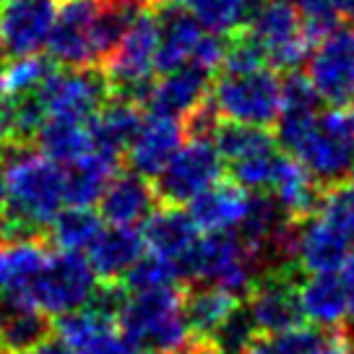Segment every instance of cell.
I'll use <instances>...</instances> for the list:
<instances>
[{
	"instance_id": "cell-1",
	"label": "cell",
	"mask_w": 354,
	"mask_h": 354,
	"mask_svg": "<svg viewBox=\"0 0 354 354\" xmlns=\"http://www.w3.org/2000/svg\"><path fill=\"white\" fill-rule=\"evenodd\" d=\"M66 206V165L29 146L6 149V209L0 214L3 240L37 237L50 230Z\"/></svg>"
},
{
	"instance_id": "cell-2",
	"label": "cell",
	"mask_w": 354,
	"mask_h": 354,
	"mask_svg": "<svg viewBox=\"0 0 354 354\" xmlns=\"http://www.w3.org/2000/svg\"><path fill=\"white\" fill-rule=\"evenodd\" d=\"M118 326L144 354H172L190 342L185 292L177 287L125 292Z\"/></svg>"
},
{
	"instance_id": "cell-3",
	"label": "cell",
	"mask_w": 354,
	"mask_h": 354,
	"mask_svg": "<svg viewBox=\"0 0 354 354\" xmlns=\"http://www.w3.org/2000/svg\"><path fill=\"white\" fill-rule=\"evenodd\" d=\"M180 274L185 281L216 284L237 297H248L261 279V263L237 232L203 234L183 261Z\"/></svg>"
},
{
	"instance_id": "cell-4",
	"label": "cell",
	"mask_w": 354,
	"mask_h": 354,
	"mask_svg": "<svg viewBox=\"0 0 354 354\" xmlns=\"http://www.w3.org/2000/svg\"><path fill=\"white\" fill-rule=\"evenodd\" d=\"M100 277L81 253H50L44 268L29 287L11 302H21L50 315H68L91 305L100 292ZM3 299V297H0Z\"/></svg>"
},
{
	"instance_id": "cell-5",
	"label": "cell",
	"mask_w": 354,
	"mask_h": 354,
	"mask_svg": "<svg viewBox=\"0 0 354 354\" xmlns=\"http://www.w3.org/2000/svg\"><path fill=\"white\" fill-rule=\"evenodd\" d=\"M211 104L221 120L268 128L281 115V78L271 66L219 71L211 86Z\"/></svg>"
},
{
	"instance_id": "cell-6",
	"label": "cell",
	"mask_w": 354,
	"mask_h": 354,
	"mask_svg": "<svg viewBox=\"0 0 354 354\" xmlns=\"http://www.w3.org/2000/svg\"><path fill=\"white\" fill-rule=\"evenodd\" d=\"M289 156L299 159L321 185L344 183L354 172V107L331 104L321 110Z\"/></svg>"
},
{
	"instance_id": "cell-7",
	"label": "cell",
	"mask_w": 354,
	"mask_h": 354,
	"mask_svg": "<svg viewBox=\"0 0 354 354\" xmlns=\"http://www.w3.org/2000/svg\"><path fill=\"white\" fill-rule=\"evenodd\" d=\"M245 34L263 53L266 63L277 71H297L315 50L305 19L289 0H261Z\"/></svg>"
},
{
	"instance_id": "cell-8",
	"label": "cell",
	"mask_w": 354,
	"mask_h": 354,
	"mask_svg": "<svg viewBox=\"0 0 354 354\" xmlns=\"http://www.w3.org/2000/svg\"><path fill=\"white\" fill-rule=\"evenodd\" d=\"M159 11L151 6L136 16V21L128 26L120 44L104 63V73L115 94H125L144 104L146 91L154 84L151 78L159 71Z\"/></svg>"
},
{
	"instance_id": "cell-9",
	"label": "cell",
	"mask_w": 354,
	"mask_h": 354,
	"mask_svg": "<svg viewBox=\"0 0 354 354\" xmlns=\"http://www.w3.org/2000/svg\"><path fill=\"white\" fill-rule=\"evenodd\" d=\"M224 159L214 138L206 136H190V141L175 154V159L165 167V172L156 177V193L162 203L169 206H185L196 201L201 193L214 188L224 175Z\"/></svg>"
},
{
	"instance_id": "cell-10",
	"label": "cell",
	"mask_w": 354,
	"mask_h": 354,
	"mask_svg": "<svg viewBox=\"0 0 354 354\" xmlns=\"http://www.w3.org/2000/svg\"><path fill=\"white\" fill-rule=\"evenodd\" d=\"M102 0H63L50 37V57L63 68H100L107 55L100 37Z\"/></svg>"
},
{
	"instance_id": "cell-11",
	"label": "cell",
	"mask_w": 354,
	"mask_h": 354,
	"mask_svg": "<svg viewBox=\"0 0 354 354\" xmlns=\"http://www.w3.org/2000/svg\"><path fill=\"white\" fill-rule=\"evenodd\" d=\"M37 94L47 115L91 122L112 97V84L102 68H66L55 71Z\"/></svg>"
},
{
	"instance_id": "cell-12",
	"label": "cell",
	"mask_w": 354,
	"mask_h": 354,
	"mask_svg": "<svg viewBox=\"0 0 354 354\" xmlns=\"http://www.w3.org/2000/svg\"><path fill=\"white\" fill-rule=\"evenodd\" d=\"M299 268H266L253 292L245 297L258 333H287L302 328L305 313L299 305Z\"/></svg>"
},
{
	"instance_id": "cell-13",
	"label": "cell",
	"mask_w": 354,
	"mask_h": 354,
	"mask_svg": "<svg viewBox=\"0 0 354 354\" xmlns=\"http://www.w3.org/2000/svg\"><path fill=\"white\" fill-rule=\"evenodd\" d=\"M60 0H3L0 3V57L39 55L50 44Z\"/></svg>"
},
{
	"instance_id": "cell-14",
	"label": "cell",
	"mask_w": 354,
	"mask_h": 354,
	"mask_svg": "<svg viewBox=\"0 0 354 354\" xmlns=\"http://www.w3.org/2000/svg\"><path fill=\"white\" fill-rule=\"evenodd\" d=\"M308 78L318 97L328 104H352L354 100V29L339 26L323 37L308 57Z\"/></svg>"
},
{
	"instance_id": "cell-15",
	"label": "cell",
	"mask_w": 354,
	"mask_h": 354,
	"mask_svg": "<svg viewBox=\"0 0 354 354\" xmlns=\"http://www.w3.org/2000/svg\"><path fill=\"white\" fill-rule=\"evenodd\" d=\"M55 331L73 354H144L122 333L118 318L94 302L60 315Z\"/></svg>"
},
{
	"instance_id": "cell-16",
	"label": "cell",
	"mask_w": 354,
	"mask_h": 354,
	"mask_svg": "<svg viewBox=\"0 0 354 354\" xmlns=\"http://www.w3.org/2000/svg\"><path fill=\"white\" fill-rule=\"evenodd\" d=\"M211 73L198 66H183L162 73L144 97V110L151 115H167L177 120H188L201 104L211 97Z\"/></svg>"
},
{
	"instance_id": "cell-17",
	"label": "cell",
	"mask_w": 354,
	"mask_h": 354,
	"mask_svg": "<svg viewBox=\"0 0 354 354\" xmlns=\"http://www.w3.org/2000/svg\"><path fill=\"white\" fill-rule=\"evenodd\" d=\"M185 136H188L185 120L149 112L136 141L128 149V165L133 172L156 180L165 172V167L175 159L177 151L185 146Z\"/></svg>"
},
{
	"instance_id": "cell-18",
	"label": "cell",
	"mask_w": 354,
	"mask_h": 354,
	"mask_svg": "<svg viewBox=\"0 0 354 354\" xmlns=\"http://www.w3.org/2000/svg\"><path fill=\"white\" fill-rule=\"evenodd\" d=\"M149 253L144 232L136 227L110 224L88 250V263L102 284H122L131 268Z\"/></svg>"
},
{
	"instance_id": "cell-19",
	"label": "cell",
	"mask_w": 354,
	"mask_h": 354,
	"mask_svg": "<svg viewBox=\"0 0 354 354\" xmlns=\"http://www.w3.org/2000/svg\"><path fill=\"white\" fill-rule=\"evenodd\" d=\"M156 203H159V193L154 183L128 169V172H118L110 188L104 190L100 201V214L110 224L136 227V224H144L154 214Z\"/></svg>"
},
{
	"instance_id": "cell-20",
	"label": "cell",
	"mask_w": 354,
	"mask_h": 354,
	"mask_svg": "<svg viewBox=\"0 0 354 354\" xmlns=\"http://www.w3.org/2000/svg\"><path fill=\"white\" fill-rule=\"evenodd\" d=\"M250 203H253V193H248L232 180L230 183L219 180L214 188L190 201L188 211L201 232H237L250 211Z\"/></svg>"
},
{
	"instance_id": "cell-21",
	"label": "cell",
	"mask_w": 354,
	"mask_h": 354,
	"mask_svg": "<svg viewBox=\"0 0 354 354\" xmlns=\"http://www.w3.org/2000/svg\"><path fill=\"white\" fill-rule=\"evenodd\" d=\"M141 232H144L149 253L175 261L177 266L201 240V230L190 216V211H185L183 206H169V203L156 206L154 214L144 221Z\"/></svg>"
},
{
	"instance_id": "cell-22",
	"label": "cell",
	"mask_w": 354,
	"mask_h": 354,
	"mask_svg": "<svg viewBox=\"0 0 354 354\" xmlns=\"http://www.w3.org/2000/svg\"><path fill=\"white\" fill-rule=\"evenodd\" d=\"M144 104L125 94H115L107 100L94 120H91V138H94V149H102L107 154L120 156L122 151L128 154L131 144L144 125Z\"/></svg>"
},
{
	"instance_id": "cell-23",
	"label": "cell",
	"mask_w": 354,
	"mask_h": 354,
	"mask_svg": "<svg viewBox=\"0 0 354 354\" xmlns=\"http://www.w3.org/2000/svg\"><path fill=\"white\" fill-rule=\"evenodd\" d=\"M352 243L339 230H333L328 221L318 214L299 221L297 230V266L305 274H323L339 271L349 258Z\"/></svg>"
},
{
	"instance_id": "cell-24",
	"label": "cell",
	"mask_w": 354,
	"mask_h": 354,
	"mask_svg": "<svg viewBox=\"0 0 354 354\" xmlns=\"http://www.w3.org/2000/svg\"><path fill=\"white\" fill-rule=\"evenodd\" d=\"M159 11V73H169L183 66H190V60L203 39L201 24L193 19V13L185 6H154Z\"/></svg>"
},
{
	"instance_id": "cell-25",
	"label": "cell",
	"mask_w": 354,
	"mask_h": 354,
	"mask_svg": "<svg viewBox=\"0 0 354 354\" xmlns=\"http://www.w3.org/2000/svg\"><path fill=\"white\" fill-rule=\"evenodd\" d=\"M271 196L279 201V206L284 209L289 219L305 221L318 211L323 190L318 177L313 175L299 159L281 154L277 177H274V185H271Z\"/></svg>"
},
{
	"instance_id": "cell-26",
	"label": "cell",
	"mask_w": 354,
	"mask_h": 354,
	"mask_svg": "<svg viewBox=\"0 0 354 354\" xmlns=\"http://www.w3.org/2000/svg\"><path fill=\"white\" fill-rule=\"evenodd\" d=\"M299 305L305 321H310L315 328H339L344 318H349L339 271L308 274V279L299 281Z\"/></svg>"
},
{
	"instance_id": "cell-27",
	"label": "cell",
	"mask_w": 354,
	"mask_h": 354,
	"mask_svg": "<svg viewBox=\"0 0 354 354\" xmlns=\"http://www.w3.org/2000/svg\"><path fill=\"white\" fill-rule=\"evenodd\" d=\"M118 175V156L107 154L102 149L88 151L78 162L66 167V196L68 206H84L91 209L100 203L104 190Z\"/></svg>"
},
{
	"instance_id": "cell-28",
	"label": "cell",
	"mask_w": 354,
	"mask_h": 354,
	"mask_svg": "<svg viewBox=\"0 0 354 354\" xmlns=\"http://www.w3.org/2000/svg\"><path fill=\"white\" fill-rule=\"evenodd\" d=\"M47 248L37 237L0 243V297L16 299L47 263Z\"/></svg>"
},
{
	"instance_id": "cell-29",
	"label": "cell",
	"mask_w": 354,
	"mask_h": 354,
	"mask_svg": "<svg viewBox=\"0 0 354 354\" xmlns=\"http://www.w3.org/2000/svg\"><path fill=\"white\" fill-rule=\"evenodd\" d=\"M34 141H37V149L42 154H47L50 159H55L66 167L78 162L88 151H94L91 122L60 118V115H47Z\"/></svg>"
},
{
	"instance_id": "cell-30",
	"label": "cell",
	"mask_w": 354,
	"mask_h": 354,
	"mask_svg": "<svg viewBox=\"0 0 354 354\" xmlns=\"http://www.w3.org/2000/svg\"><path fill=\"white\" fill-rule=\"evenodd\" d=\"M243 297L216 284H201L193 292H185V315L193 336L211 339L237 313Z\"/></svg>"
},
{
	"instance_id": "cell-31",
	"label": "cell",
	"mask_w": 354,
	"mask_h": 354,
	"mask_svg": "<svg viewBox=\"0 0 354 354\" xmlns=\"http://www.w3.org/2000/svg\"><path fill=\"white\" fill-rule=\"evenodd\" d=\"M50 336V321L39 310L0 299V349L6 354H24Z\"/></svg>"
},
{
	"instance_id": "cell-32",
	"label": "cell",
	"mask_w": 354,
	"mask_h": 354,
	"mask_svg": "<svg viewBox=\"0 0 354 354\" xmlns=\"http://www.w3.org/2000/svg\"><path fill=\"white\" fill-rule=\"evenodd\" d=\"M104 230V216L94 209L68 206L50 224V243L60 253H88Z\"/></svg>"
},
{
	"instance_id": "cell-33",
	"label": "cell",
	"mask_w": 354,
	"mask_h": 354,
	"mask_svg": "<svg viewBox=\"0 0 354 354\" xmlns=\"http://www.w3.org/2000/svg\"><path fill=\"white\" fill-rule=\"evenodd\" d=\"M255 6V0H185V8L201 29L224 39H232L248 29Z\"/></svg>"
},
{
	"instance_id": "cell-34",
	"label": "cell",
	"mask_w": 354,
	"mask_h": 354,
	"mask_svg": "<svg viewBox=\"0 0 354 354\" xmlns=\"http://www.w3.org/2000/svg\"><path fill=\"white\" fill-rule=\"evenodd\" d=\"M214 144L219 149L224 165H232V162H240L245 156H253V154H261V151H268V149H277L279 141H277V136L268 133V128L221 120V125L216 128V133H214Z\"/></svg>"
},
{
	"instance_id": "cell-35",
	"label": "cell",
	"mask_w": 354,
	"mask_h": 354,
	"mask_svg": "<svg viewBox=\"0 0 354 354\" xmlns=\"http://www.w3.org/2000/svg\"><path fill=\"white\" fill-rule=\"evenodd\" d=\"M279 162H281V151L277 146V149H268L261 154L245 156L240 162H232V165H227V169H230L232 183H237L248 193H268L274 185Z\"/></svg>"
},
{
	"instance_id": "cell-36",
	"label": "cell",
	"mask_w": 354,
	"mask_h": 354,
	"mask_svg": "<svg viewBox=\"0 0 354 354\" xmlns=\"http://www.w3.org/2000/svg\"><path fill=\"white\" fill-rule=\"evenodd\" d=\"M315 214L328 221L333 230H339L354 248V180L328 185V190H323L321 206Z\"/></svg>"
},
{
	"instance_id": "cell-37",
	"label": "cell",
	"mask_w": 354,
	"mask_h": 354,
	"mask_svg": "<svg viewBox=\"0 0 354 354\" xmlns=\"http://www.w3.org/2000/svg\"><path fill=\"white\" fill-rule=\"evenodd\" d=\"M177 281H183V274H180V266L175 261L146 253L125 277V289L128 292H149V289L177 287Z\"/></svg>"
},
{
	"instance_id": "cell-38",
	"label": "cell",
	"mask_w": 354,
	"mask_h": 354,
	"mask_svg": "<svg viewBox=\"0 0 354 354\" xmlns=\"http://www.w3.org/2000/svg\"><path fill=\"white\" fill-rule=\"evenodd\" d=\"M55 73V60L42 55H29V57H16L6 68V86L8 94H37L39 88L53 78Z\"/></svg>"
},
{
	"instance_id": "cell-39",
	"label": "cell",
	"mask_w": 354,
	"mask_h": 354,
	"mask_svg": "<svg viewBox=\"0 0 354 354\" xmlns=\"http://www.w3.org/2000/svg\"><path fill=\"white\" fill-rule=\"evenodd\" d=\"M323 333L318 328H295L287 333H258L243 354H310Z\"/></svg>"
},
{
	"instance_id": "cell-40",
	"label": "cell",
	"mask_w": 354,
	"mask_h": 354,
	"mask_svg": "<svg viewBox=\"0 0 354 354\" xmlns=\"http://www.w3.org/2000/svg\"><path fill=\"white\" fill-rule=\"evenodd\" d=\"M255 336H258V328L248 313V305H240L232 318L211 336V342L219 349V354H243L255 342Z\"/></svg>"
},
{
	"instance_id": "cell-41",
	"label": "cell",
	"mask_w": 354,
	"mask_h": 354,
	"mask_svg": "<svg viewBox=\"0 0 354 354\" xmlns=\"http://www.w3.org/2000/svg\"><path fill=\"white\" fill-rule=\"evenodd\" d=\"M310 354H354V336L349 331H328Z\"/></svg>"
},
{
	"instance_id": "cell-42",
	"label": "cell",
	"mask_w": 354,
	"mask_h": 354,
	"mask_svg": "<svg viewBox=\"0 0 354 354\" xmlns=\"http://www.w3.org/2000/svg\"><path fill=\"white\" fill-rule=\"evenodd\" d=\"M339 277L344 284V295H346V310H349V321H354V253L344 261L339 268Z\"/></svg>"
},
{
	"instance_id": "cell-43",
	"label": "cell",
	"mask_w": 354,
	"mask_h": 354,
	"mask_svg": "<svg viewBox=\"0 0 354 354\" xmlns=\"http://www.w3.org/2000/svg\"><path fill=\"white\" fill-rule=\"evenodd\" d=\"M24 354H73V349L68 346L60 336H55V339H44V342H39V344H34L32 349H26Z\"/></svg>"
},
{
	"instance_id": "cell-44",
	"label": "cell",
	"mask_w": 354,
	"mask_h": 354,
	"mask_svg": "<svg viewBox=\"0 0 354 354\" xmlns=\"http://www.w3.org/2000/svg\"><path fill=\"white\" fill-rule=\"evenodd\" d=\"M172 354H219V349L214 346L211 339H201V336H193L188 344H183L177 352Z\"/></svg>"
},
{
	"instance_id": "cell-45",
	"label": "cell",
	"mask_w": 354,
	"mask_h": 354,
	"mask_svg": "<svg viewBox=\"0 0 354 354\" xmlns=\"http://www.w3.org/2000/svg\"><path fill=\"white\" fill-rule=\"evenodd\" d=\"M6 209V165H3V156H0V214Z\"/></svg>"
},
{
	"instance_id": "cell-46",
	"label": "cell",
	"mask_w": 354,
	"mask_h": 354,
	"mask_svg": "<svg viewBox=\"0 0 354 354\" xmlns=\"http://www.w3.org/2000/svg\"><path fill=\"white\" fill-rule=\"evenodd\" d=\"M339 8H342L344 19H352L354 21V0H339Z\"/></svg>"
},
{
	"instance_id": "cell-47",
	"label": "cell",
	"mask_w": 354,
	"mask_h": 354,
	"mask_svg": "<svg viewBox=\"0 0 354 354\" xmlns=\"http://www.w3.org/2000/svg\"><path fill=\"white\" fill-rule=\"evenodd\" d=\"M289 3H295L299 11H308V8L318 6V3H323V0H289Z\"/></svg>"
},
{
	"instance_id": "cell-48",
	"label": "cell",
	"mask_w": 354,
	"mask_h": 354,
	"mask_svg": "<svg viewBox=\"0 0 354 354\" xmlns=\"http://www.w3.org/2000/svg\"><path fill=\"white\" fill-rule=\"evenodd\" d=\"M8 100V86H6V71H0V107Z\"/></svg>"
},
{
	"instance_id": "cell-49",
	"label": "cell",
	"mask_w": 354,
	"mask_h": 354,
	"mask_svg": "<svg viewBox=\"0 0 354 354\" xmlns=\"http://www.w3.org/2000/svg\"><path fill=\"white\" fill-rule=\"evenodd\" d=\"M0 354H6V352H3V349H0Z\"/></svg>"
}]
</instances>
